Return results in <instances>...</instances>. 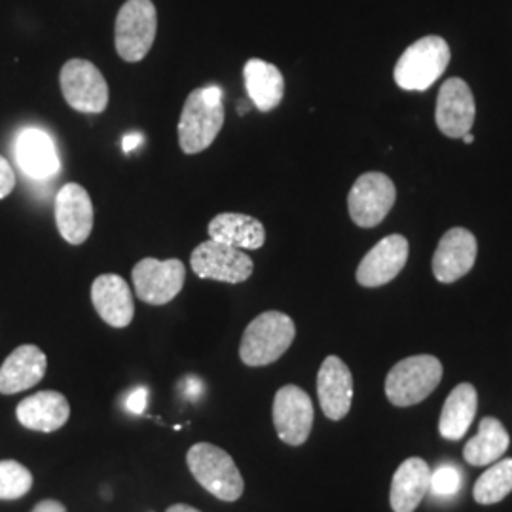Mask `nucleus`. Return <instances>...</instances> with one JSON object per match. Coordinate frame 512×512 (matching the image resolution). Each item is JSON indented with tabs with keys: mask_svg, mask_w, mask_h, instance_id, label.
Segmentation results:
<instances>
[{
	"mask_svg": "<svg viewBox=\"0 0 512 512\" xmlns=\"http://www.w3.org/2000/svg\"><path fill=\"white\" fill-rule=\"evenodd\" d=\"M16 416L25 429L54 433L69 421L71 406L59 391H38L18 404Z\"/></svg>",
	"mask_w": 512,
	"mask_h": 512,
	"instance_id": "6ab92c4d",
	"label": "nucleus"
},
{
	"mask_svg": "<svg viewBox=\"0 0 512 512\" xmlns=\"http://www.w3.org/2000/svg\"><path fill=\"white\" fill-rule=\"evenodd\" d=\"M431 467L421 458L406 459L391 480L389 503L395 512H414L431 486Z\"/></svg>",
	"mask_w": 512,
	"mask_h": 512,
	"instance_id": "aec40b11",
	"label": "nucleus"
},
{
	"mask_svg": "<svg viewBox=\"0 0 512 512\" xmlns=\"http://www.w3.org/2000/svg\"><path fill=\"white\" fill-rule=\"evenodd\" d=\"M59 84L69 107L78 112L101 114L109 105V84L92 61H67L59 74Z\"/></svg>",
	"mask_w": 512,
	"mask_h": 512,
	"instance_id": "0eeeda50",
	"label": "nucleus"
},
{
	"mask_svg": "<svg viewBox=\"0 0 512 512\" xmlns=\"http://www.w3.org/2000/svg\"><path fill=\"white\" fill-rule=\"evenodd\" d=\"M156 31L158 14L152 0H128L116 18V52L128 63L145 59L154 44Z\"/></svg>",
	"mask_w": 512,
	"mask_h": 512,
	"instance_id": "423d86ee",
	"label": "nucleus"
},
{
	"mask_svg": "<svg viewBox=\"0 0 512 512\" xmlns=\"http://www.w3.org/2000/svg\"><path fill=\"white\" fill-rule=\"evenodd\" d=\"M224 126V103L219 86L190 93L179 120V145L184 154H198L213 145Z\"/></svg>",
	"mask_w": 512,
	"mask_h": 512,
	"instance_id": "f257e3e1",
	"label": "nucleus"
},
{
	"mask_svg": "<svg viewBox=\"0 0 512 512\" xmlns=\"http://www.w3.org/2000/svg\"><path fill=\"white\" fill-rule=\"evenodd\" d=\"M478 393L475 385L459 384L446 399L440 414L439 431L446 440L463 439L475 421Z\"/></svg>",
	"mask_w": 512,
	"mask_h": 512,
	"instance_id": "b1692460",
	"label": "nucleus"
},
{
	"mask_svg": "<svg viewBox=\"0 0 512 512\" xmlns=\"http://www.w3.org/2000/svg\"><path fill=\"white\" fill-rule=\"evenodd\" d=\"M395 198V184L387 175L378 171L365 173L349 190V217L361 228H374L387 217Z\"/></svg>",
	"mask_w": 512,
	"mask_h": 512,
	"instance_id": "6e6552de",
	"label": "nucleus"
},
{
	"mask_svg": "<svg viewBox=\"0 0 512 512\" xmlns=\"http://www.w3.org/2000/svg\"><path fill=\"white\" fill-rule=\"evenodd\" d=\"M478 245L465 228L448 230L433 255V275L440 283H454L473 270Z\"/></svg>",
	"mask_w": 512,
	"mask_h": 512,
	"instance_id": "2eb2a0df",
	"label": "nucleus"
},
{
	"mask_svg": "<svg viewBox=\"0 0 512 512\" xmlns=\"http://www.w3.org/2000/svg\"><path fill=\"white\" fill-rule=\"evenodd\" d=\"M55 224L71 245H82L92 236L93 203L88 190L80 184H65L55 198Z\"/></svg>",
	"mask_w": 512,
	"mask_h": 512,
	"instance_id": "f8f14e48",
	"label": "nucleus"
},
{
	"mask_svg": "<svg viewBox=\"0 0 512 512\" xmlns=\"http://www.w3.org/2000/svg\"><path fill=\"white\" fill-rule=\"evenodd\" d=\"M92 302L99 317L114 329L129 327V323L133 321V294L120 275H99L93 281Z\"/></svg>",
	"mask_w": 512,
	"mask_h": 512,
	"instance_id": "f3484780",
	"label": "nucleus"
},
{
	"mask_svg": "<svg viewBox=\"0 0 512 512\" xmlns=\"http://www.w3.org/2000/svg\"><path fill=\"white\" fill-rule=\"evenodd\" d=\"M512 492V459H499L488 467L475 484V501L480 505H494Z\"/></svg>",
	"mask_w": 512,
	"mask_h": 512,
	"instance_id": "a878e982",
	"label": "nucleus"
},
{
	"mask_svg": "<svg viewBox=\"0 0 512 512\" xmlns=\"http://www.w3.org/2000/svg\"><path fill=\"white\" fill-rule=\"evenodd\" d=\"M463 141L467 143V145H471V143H475V135H471V133H467V135H463Z\"/></svg>",
	"mask_w": 512,
	"mask_h": 512,
	"instance_id": "f704fd0d",
	"label": "nucleus"
},
{
	"mask_svg": "<svg viewBox=\"0 0 512 512\" xmlns=\"http://www.w3.org/2000/svg\"><path fill=\"white\" fill-rule=\"evenodd\" d=\"M190 266L194 274L202 279H213L232 285L247 281L255 270L251 256L245 255L241 249L224 245L215 239H207L194 249L190 256Z\"/></svg>",
	"mask_w": 512,
	"mask_h": 512,
	"instance_id": "1a4fd4ad",
	"label": "nucleus"
},
{
	"mask_svg": "<svg viewBox=\"0 0 512 512\" xmlns=\"http://www.w3.org/2000/svg\"><path fill=\"white\" fill-rule=\"evenodd\" d=\"M274 425L277 437L285 444H304L313 427V404L310 395L296 385L281 387L275 393Z\"/></svg>",
	"mask_w": 512,
	"mask_h": 512,
	"instance_id": "9b49d317",
	"label": "nucleus"
},
{
	"mask_svg": "<svg viewBox=\"0 0 512 512\" xmlns=\"http://www.w3.org/2000/svg\"><path fill=\"white\" fill-rule=\"evenodd\" d=\"M245 88L260 112L277 109L285 95V78L281 71L262 59H249L243 69Z\"/></svg>",
	"mask_w": 512,
	"mask_h": 512,
	"instance_id": "4be33fe9",
	"label": "nucleus"
},
{
	"mask_svg": "<svg viewBox=\"0 0 512 512\" xmlns=\"http://www.w3.org/2000/svg\"><path fill=\"white\" fill-rule=\"evenodd\" d=\"M48 368V359L42 349L25 344L14 349L0 366V393L16 395L40 384Z\"/></svg>",
	"mask_w": 512,
	"mask_h": 512,
	"instance_id": "a211bd4d",
	"label": "nucleus"
},
{
	"mask_svg": "<svg viewBox=\"0 0 512 512\" xmlns=\"http://www.w3.org/2000/svg\"><path fill=\"white\" fill-rule=\"evenodd\" d=\"M135 294L150 306H164L183 291L186 268L177 258H143L133 268Z\"/></svg>",
	"mask_w": 512,
	"mask_h": 512,
	"instance_id": "9d476101",
	"label": "nucleus"
},
{
	"mask_svg": "<svg viewBox=\"0 0 512 512\" xmlns=\"http://www.w3.org/2000/svg\"><path fill=\"white\" fill-rule=\"evenodd\" d=\"M33 488V475L14 459L0 461V499L12 501L29 494Z\"/></svg>",
	"mask_w": 512,
	"mask_h": 512,
	"instance_id": "bb28decb",
	"label": "nucleus"
},
{
	"mask_svg": "<svg viewBox=\"0 0 512 512\" xmlns=\"http://www.w3.org/2000/svg\"><path fill=\"white\" fill-rule=\"evenodd\" d=\"M296 336L294 321L281 311H264L243 332L239 357L247 366L275 363L291 348Z\"/></svg>",
	"mask_w": 512,
	"mask_h": 512,
	"instance_id": "f03ea898",
	"label": "nucleus"
},
{
	"mask_svg": "<svg viewBox=\"0 0 512 512\" xmlns=\"http://www.w3.org/2000/svg\"><path fill=\"white\" fill-rule=\"evenodd\" d=\"M317 395L323 414L332 421L344 420L353 403V376L348 365L329 355L317 374Z\"/></svg>",
	"mask_w": 512,
	"mask_h": 512,
	"instance_id": "dca6fc26",
	"label": "nucleus"
},
{
	"mask_svg": "<svg viewBox=\"0 0 512 512\" xmlns=\"http://www.w3.org/2000/svg\"><path fill=\"white\" fill-rule=\"evenodd\" d=\"M207 230L209 238L236 249H260L266 241L262 222L241 213H220L209 222Z\"/></svg>",
	"mask_w": 512,
	"mask_h": 512,
	"instance_id": "5701e85b",
	"label": "nucleus"
},
{
	"mask_svg": "<svg viewBox=\"0 0 512 512\" xmlns=\"http://www.w3.org/2000/svg\"><path fill=\"white\" fill-rule=\"evenodd\" d=\"M186 384H188V389H186V397L190 399V401H198L200 397L203 395V384L198 380V378H188L186 380Z\"/></svg>",
	"mask_w": 512,
	"mask_h": 512,
	"instance_id": "7c9ffc66",
	"label": "nucleus"
},
{
	"mask_svg": "<svg viewBox=\"0 0 512 512\" xmlns=\"http://www.w3.org/2000/svg\"><path fill=\"white\" fill-rule=\"evenodd\" d=\"M408 260V241L401 234H393L378 241L357 268L359 285L374 289L387 285L403 272Z\"/></svg>",
	"mask_w": 512,
	"mask_h": 512,
	"instance_id": "4468645a",
	"label": "nucleus"
},
{
	"mask_svg": "<svg viewBox=\"0 0 512 512\" xmlns=\"http://www.w3.org/2000/svg\"><path fill=\"white\" fill-rule=\"evenodd\" d=\"M143 141H145L143 133H128V135L124 137V141H122V148H124L126 154H129V152H133L139 145H143Z\"/></svg>",
	"mask_w": 512,
	"mask_h": 512,
	"instance_id": "2f4dec72",
	"label": "nucleus"
},
{
	"mask_svg": "<svg viewBox=\"0 0 512 512\" xmlns=\"http://www.w3.org/2000/svg\"><path fill=\"white\" fill-rule=\"evenodd\" d=\"M165 512H200L190 505H183V503H177V505H171Z\"/></svg>",
	"mask_w": 512,
	"mask_h": 512,
	"instance_id": "72a5a7b5",
	"label": "nucleus"
},
{
	"mask_svg": "<svg viewBox=\"0 0 512 512\" xmlns=\"http://www.w3.org/2000/svg\"><path fill=\"white\" fill-rule=\"evenodd\" d=\"M442 380V365L433 355L406 357L393 366L385 378L389 403L406 408L425 401Z\"/></svg>",
	"mask_w": 512,
	"mask_h": 512,
	"instance_id": "39448f33",
	"label": "nucleus"
},
{
	"mask_svg": "<svg viewBox=\"0 0 512 512\" xmlns=\"http://www.w3.org/2000/svg\"><path fill=\"white\" fill-rule=\"evenodd\" d=\"M476 105L471 88L461 78H450L440 86L435 120L446 137L463 139L475 124Z\"/></svg>",
	"mask_w": 512,
	"mask_h": 512,
	"instance_id": "ddd939ff",
	"label": "nucleus"
},
{
	"mask_svg": "<svg viewBox=\"0 0 512 512\" xmlns=\"http://www.w3.org/2000/svg\"><path fill=\"white\" fill-rule=\"evenodd\" d=\"M14 188H16L14 169H12V165L8 164V160L4 156H0V200L8 198Z\"/></svg>",
	"mask_w": 512,
	"mask_h": 512,
	"instance_id": "c85d7f7f",
	"label": "nucleus"
},
{
	"mask_svg": "<svg viewBox=\"0 0 512 512\" xmlns=\"http://www.w3.org/2000/svg\"><path fill=\"white\" fill-rule=\"evenodd\" d=\"M148 404V389L147 387H137L131 395H128L126 399V408L131 414L135 416H141L147 412Z\"/></svg>",
	"mask_w": 512,
	"mask_h": 512,
	"instance_id": "c756f323",
	"label": "nucleus"
},
{
	"mask_svg": "<svg viewBox=\"0 0 512 512\" xmlns=\"http://www.w3.org/2000/svg\"><path fill=\"white\" fill-rule=\"evenodd\" d=\"M511 437L505 425L495 418H484L478 423L475 437L463 448V458L473 467H488L505 456Z\"/></svg>",
	"mask_w": 512,
	"mask_h": 512,
	"instance_id": "393cba45",
	"label": "nucleus"
},
{
	"mask_svg": "<svg viewBox=\"0 0 512 512\" xmlns=\"http://www.w3.org/2000/svg\"><path fill=\"white\" fill-rule=\"evenodd\" d=\"M33 512H67L65 505L54 501V499H46V501H40L37 507L33 509Z\"/></svg>",
	"mask_w": 512,
	"mask_h": 512,
	"instance_id": "473e14b6",
	"label": "nucleus"
},
{
	"mask_svg": "<svg viewBox=\"0 0 512 512\" xmlns=\"http://www.w3.org/2000/svg\"><path fill=\"white\" fill-rule=\"evenodd\" d=\"M186 463L192 476L203 488L220 501H238L243 495V476L239 473L236 461L228 452L209 442L194 444L188 454Z\"/></svg>",
	"mask_w": 512,
	"mask_h": 512,
	"instance_id": "7ed1b4c3",
	"label": "nucleus"
},
{
	"mask_svg": "<svg viewBox=\"0 0 512 512\" xmlns=\"http://www.w3.org/2000/svg\"><path fill=\"white\" fill-rule=\"evenodd\" d=\"M450 46L444 38L423 37L408 46L395 65V82L406 92L429 90L450 63Z\"/></svg>",
	"mask_w": 512,
	"mask_h": 512,
	"instance_id": "20e7f679",
	"label": "nucleus"
},
{
	"mask_svg": "<svg viewBox=\"0 0 512 512\" xmlns=\"http://www.w3.org/2000/svg\"><path fill=\"white\" fill-rule=\"evenodd\" d=\"M18 164L31 179H48L59 171V156L52 137L38 128L21 131L16 143Z\"/></svg>",
	"mask_w": 512,
	"mask_h": 512,
	"instance_id": "412c9836",
	"label": "nucleus"
},
{
	"mask_svg": "<svg viewBox=\"0 0 512 512\" xmlns=\"http://www.w3.org/2000/svg\"><path fill=\"white\" fill-rule=\"evenodd\" d=\"M461 488V475L454 465H442L435 473H431L429 494L435 497H454Z\"/></svg>",
	"mask_w": 512,
	"mask_h": 512,
	"instance_id": "cd10ccee",
	"label": "nucleus"
}]
</instances>
